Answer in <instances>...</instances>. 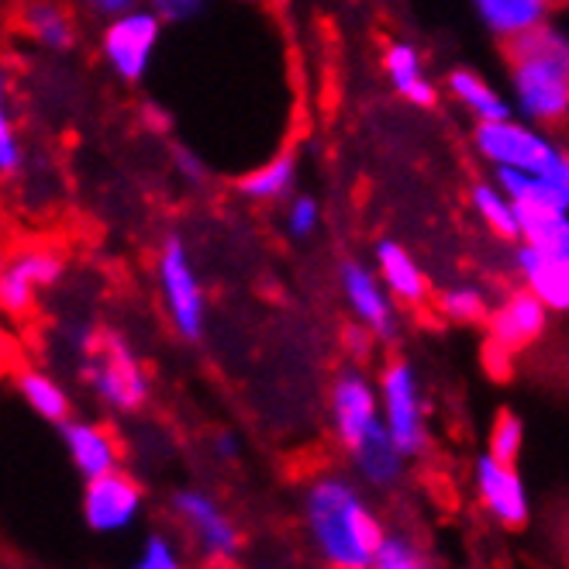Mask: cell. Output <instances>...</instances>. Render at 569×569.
I'll return each mask as SVG.
<instances>
[{
    "instance_id": "ac0fdd59",
    "label": "cell",
    "mask_w": 569,
    "mask_h": 569,
    "mask_svg": "<svg viewBox=\"0 0 569 569\" xmlns=\"http://www.w3.org/2000/svg\"><path fill=\"white\" fill-rule=\"evenodd\" d=\"M383 77H387L390 90L418 111H431L442 97L439 83H435V77L428 73L425 56L415 42L397 39L383 49Z\"/></svg>"
},
{
    "instance_id": "8fae6325",
    "label": "cell",
    "mask_w": 569,
    "mask_h": 569,
    "mask_svg": "<svg viewBox=\"0 0 569 569\" xmlns=\"http://www.w3.org/2000/svg\"><path fill=\"white\" fill-rule=\"evenodd\" d=\"M339 290L346 297V308H349L352 321L370 335L373 342L387 346L397 339L400 308L393 305V297L373 273V266H366L359 259H346L339 266Z\"/></svg>"
},
{
    "instance_id": "d6986e66",
    "label": "cell",
    "mask_w": 569,
    "mask_h": 569,
    "mask_svg": "<svg viewBox=\"0 0 569 569\" xmlns=\"http://www.w3.org/2000/svg\"><path fill=\"white\" fill-rule=\"evenodd\" d=\"M18 24L39 49L56 56L73 52L80 42V24L62 0H24L18 11Z\"/></svg>"
},
{
    "instance_id": "f546056e",
    "label": "cell",
    "mask_w": 569,
    "mask_h": 569,
    "mask_svg": "<svg viewBox=\"0 0 569 569\" xmlns=\"http://www.w3.org/2000/svg\"><path fill=\"white\" fill-rule=\"evenodd\" d=\"M128 569H190V566L166 535H152V539L146 542V549L136 556V562H131Z\"/></svg>"
},
{
    "instance_id": "836d02e7",
    "label": "cell",
    "mask_w": 569,
    "mask_h": 569,
    "mask_svg": "<svg viewBox=\"0 0 569 569\" xmlns=\"http://www.w3.org/2000/svg\"><path fill=\"white\" fill-rule=\"evenodd\" d=\"M214 452L224 456V459H236L239 456V442H236V435H218V442H214Z\"/></svg>"
},
{
    "instance_id": "e575fe53",
    "label": "cell",
    "mask_w": 569,
    "mask_h": 569,
    "mask_svg": "<svg viewBox=\"0 0 569 569\" xmlns=\"http://www.w3.org/2000/svg\"><path fill=\"white\" fill-rule=\"evenodd\" d=\"M8 93H11V77H8V66L0 62V108H8Z\"/></svg>"
},
{
    "instance_id": "83f0119b",
    "label": "cell",
    "mask_w": 569,
    "mask_h": 569,
    "mask_svg": "<svg viewBox=\"0 0 569 569\" xmlns=\"http://www.w3.org/2000/svg\"><path fill=\"white\" fill-rule=\"evenodd\" d=\"M370 569H435V566L408 539H400V535H387Z\"/></svg>"
},
{
    "instance_id": "9a60e30c",
    "label": "cell",
    "mask_w": 569,
    "mask_h": 569,
    "mask_svg": "<svg viewBox=\"0 0 569 569\" xmlns=\"http://www.w3.org/2000/svg\"><path fill=\"white\" fill-rule=\"evenodd\" d=\"M515 273L552 315L569 311V249L515 242Z\"/></svg>"
},
{
    "instance_id": "7402d4cb",
    "label": "cell",
    "mask_w": 569,
    "mask_h": 569,
    "mask_svg": "<svg viewBox=\"0 0 569 569\" xmlns=\"http://www.w3.org/2000/svg\"><path fill=\"white\" fill-rule=\"evenodd\" d=\"M300 166L290 152H280L273 159L259 162L256 170H249L239 180V193L252 204H283V200L297 190Z\"/></svg>"
},
{
    "instance_id": "277c9868",
    "label": "cell",
    "mask_w": 569,
    "mask_h": 569,
    "mask_svg": "<svg viewBox=\"0 0 569 569\" xmlns=\"http://www.w3.org/2000/svg\"><path fill=\"white\" fill-rule=\"evenodd\" d=\"M473 149L490 170L569 180V156L562 142L552 139V131L528 124L518 114L497 118V121H477Z\"/></svg>"
},
{
    "instance_id": "5bb4252c",
    "label": "cell",
    "mask_w": 569,
    "mask_h": 569,
    "mask_svg": "<svg viewBox=\"0 0 569 569\" xmlns=\"http://www.w3.org/2000/svg\"><path fill=\"white\" fill-rule=\"evenodd\" d=\"M473 487L483 511L505 528H525L531 518V500L521 473L515 470V462H500L490 456L477 459L473 470Z\"/></svg>"
},
{
    "instance_id": "2e32d148",
    "label": "cell",
    "mask_w": 569,
    "mask_h": 569,
    "mask_svg": "<svg viewBox=\"0 0 569 569\" xmlns=\"http://www.w3.org/2000/svg\"><path fill=\"white\" fill-rule=\"evenodd\" d=\"M373 273L387 287L397 308H425L431 300V283L421 259L397 239H380L373 249Z\"/></svg>"
},
{
    "instance_id": "7c38bea8",
    "label": "cell",
    "mask_w": 569,
    "mask_h": 569,
    "mask_svg": "<svg viewBox=\"0 0 569 569\" xmlns=\"http://www.w3.org/2000/svg\"><path fill=\"white\" fill-rule=\"evenodd\" d=\"M66 273V259L49 246H28L0 262V311L21 318L36 308V297L56 287Z\"/></svg>"
},
{
    "instance_id": "f1b7e54d",
    "label": "cell",
    "mask_w": 569,
    "mask_h": 569,
    "mask_svg": "<svg viewBox=\"0 0 569 569\" xmlns=\"http://www.w3.org/2000/svg\"><path fill=\"white\" fill-rule=\"evenodd\" d=\"M24 166V142L18 121L11 118L8 108H0V177H14Z\"/></svg>"
},
{
    "instance_id": "d4e9b609",
    "label": "cell",
    "mask_w": 569,
    "mask_h": 569,
    "mask_svg": "<svg viewBox=\"0 0 569 569\" xmlns=\"http://www.w3.org/2000/svg\"><path fill=\"white\" fill-rule=\"evenodd\" d=\"M470 208L493 239L508 242V246L518 242V211L511 204V197L493 180H483L470 190Z\"/></svg>"
},
{
    "instance_id": "5b68a950",
    "label": "cell",
    "mask_w": 569,
    "mask_h": 569,
    "mask_svg": "<svg viewBox=\"0 0 569 569\" xmlns=\"http://www.w3.org/2000/svg\"><path fill=\"white\" fill-rule=\"evenodd\" d=\"M83 380L100 405L111 408L114 415L142 411L152 393L146 362L118 331H100L87 342Z\"/></svg>"
},
{
    "instance_id": "9c48e42d",
    "label": "cell",
    "mask_w": 569,
    "mask_h": 569,
    "mask_svg": "<svg viewBox=\"0 0 569 569\" xmlns=\"http://www.w3.org/2000/svg\"><path fill=\"white\" fill-rule=\"evenodd\" d=\"M162 31H166V24L146 4L108 18L104 28H100V39H97V52L104 59L108 73L128 87H139L156 62V52L162 46Z\"/></svg>"
},
{
    "instance_id": "4dcf8cb0",
    "label": "cell",
    "mask_w": 569,
    "mask_h": 569,
    "mask_svg": "<svg viewBox=\"0 0 569 569\" xmlns=\"http://www.w3.org/2000/svg\"><path fill=\"white\" fill-rule=\"evenodd\" d=\"M208 0H146V8L162 21V24H190L193 18L204 14Z\"/></svg>"
},
{
    "instance_id": "3957f363",
    "label": "cell",
    "mask_w": 569,
    "mask_h": 569,
    "mask_svg": "<svg viewBox=\"0 0 569 569\" xmlns=\"http://www.w3.org/2000/svg\"><path fill=\"white\" fill-rule=\"evenodd\" d=\"M328 415L335 442L352 459L362 483L393 487L405 473L408 459L393 449L383 431L377 383L362 370H342L328 390Z\"/></svg>"
},
{
    "instance_id": "52a82bcc",
    "label": "cell",
    "mask_w": 569,
    "mask_h": 569,
    "mask_svg": "<svg viewBox=\"0 0 569 569\" xmlns=\"http://www.w3.org/2000/svg\"><path fill=\"white\" fill-rule=\"evenodd\" d=\"M380 421L387 439L405 459H418L428 449V400L418 370L408 359H390L377 377Z\"/></svg>"
},
{
    "instance_id": "44dd1931",
    "label": "cell",
    "mask_w": 569,
    "mask_h": 569,
    "mask_svg": "<svg viewBox=\"0 0 569 569\" xmlns=\"http://www.w3.org/2000/svg\"><path fill=\"white\" fill-rule=\"evenodd\" d=\"M442 90L449 93V100L456 108H462L473 118V124L515 114L508 93H500L480 70H470V66H456V70H449L442 80Z\"/></svg>"
},
{
    "instance_id": "d590c367",
    "label": "cell",
    "mask_w": 569,
    "mask_h": 569,
    "mask_svg": "<svg viewBox=\"0 0 569 569\" xmlns=\"http://www.w3.org/2000/svg\"><path fill=\"white\" fill-rule=\"evenodd\" d=\"M0 569H18V566H0Z\"/></svg>"
},
{
    "instance_id": "ffe728a7",
    "label": "cell",
    "mask_w": 569,
    "mask_h": 569,
    "mask_svg": "<svg viewBox=\"0 0 569 569\" xmlns=\"http://www.w3.org/2000/svg\"><path fill=\"white\" fill-rule=\"evenodd\" d=\"M473 11L493 39L511 42L525 31L549 24L556 14V0H473Z\"/></svg>"
},
{
    "instance_id": "cb8c5ba5",
    "label": "cell",
    "mask_w": 569,
    "mask_h": 569,
    "mask_svg": "<svg viewBox=\"0 0 569 569\" xmlns=\"http://www.w3.org/2000/svg\"><path fill=\"white\" fill-rule=\"evenodd\" d=\"M431 305H435V311H439V318H446L449 325L473 328V325H483L493 297L477 280H459V283H449V287H442L439 293H435Z\"/></svg>"
},
{
    "instance_id": "8d00e7d4",
    "label": "cell",
    "mask_w": 569,
    "mask_h": 569,
    "mask_svg": "<svg viewBox=\"0 0 569 569\" xmlns=\"http://www.w3.org/2000/svg\"><path fill=\"white\" fill-rule=\"evenodd\" d=\"M0 262H4V249H0Z\"/></svg>"
},
{
    "instance_id": "6da1fadb",
    "label": "cell",
    "mask_w": 569,
    "mask_h": 569,
    "mask_svg": "<svg viewBox=\"0 0 569 569\" xmlns=\"http://www.w3.org/2000/svg\"><path fill=\"white\" fill-rule=\"evenodd\" d=\"M305 528L325 569H370L387 539L373 505L342 473H318L308 480Z\"/></svg>"
},
{
    "instance_id": "8992f818",
    "label": "cell",
    "mask_w": 569,
    "mask_h": 569,
    "mask_svg": "<svg viewBox=\"0 0 569 569\" xmlns=\"http://www.w3.org/2000/svg\"><path fill=\"white\" fill-rule=\"evenodd\" d=\"M549 321L552 311L525 287H515L500 300H493L483 318V359L490 373L505 377L521 352L546 339Z\"/></svg>"
},
{
    "instance_id": "4fadbf2b",
    "label": "cell",
    "mask_w": 569,
    "mask_h": 569,
    "mask_svg": "<svg viewBox=\"0 0 569 569\" xmlns=\"http://www.w3.org/2000/svg\"><path fill=\"white\" fill-rule=\"evenodd\" d=\"M142 500H146L142 483L118 466V470L87 477L80 508H83V521L93 531L111 535V531H124L128 525H136V518L142 515Z\"/></svg>"
},
{
    "instance_id": "4316f807",
    "label": "cell",
    "mask_w": 569,
    "mask_h": 569,
    "mask_svg": "<svg viewBox=\"0 0 569 569\" xmlns=\"http://www.w3.org/2000/svg\"><path fill=\"white\" fill-rule=\"evenodd\" d=\"M525 449V421L515 411H497L487 431V456L500 462H518Z\"/></svg>"
},
{
    "instance_id": "1f68e13d",
    "label": "cell",
    "mask_w": 569,
    "mask_h": 569,
    "mask_svg": "<svg viewBox=\"0 0 569 569\" xmlns=\"http://www.w3.org/2000/svg\"><path fill=\"white\" fill-rule=\"evenodd\" d=\"M173 162H177V173L187 183H204L208 180V166L200 156H193L190 149H173Z\"/></svg>"
},
{
    "instance_id": "30bf717a",
    "label": "cell",
    "mask_w": 569,
    "mask_h": 569,
    "mask_svg": "<svg viewBox=\"0 0 569 569\" xmlns=\"http://www.w3.org/2000/svg\"><path fill=\"white\" fill-rule=\"evenodd\" d=\"M173 518L187 531L190 546L208 566H231L242 556V531L228 511L204 490H180L173 497Z\"/></svg>"
},
{
    "instance_id": "603a6c76",
    "label": "cell",
    "mask_w": 569,
    "mask_h": 569,
    "mask_svg": "<svg viewBox=\"0 0 569 569\" xmlns=\"http://www.w3.org/2000/svg\"><path fill=\"white\" fill-rule=\"evenodd\" d=\"M14 390L28 405V411L49 425H62L73 411V400L66 393V387L46 370H36V366H24V370L14 373Z\"/></svg>"
},
{
    "instance_id": "ba28073f",
    "label": "cell",
    "mask_w": 569,
    "mask_h": 569,
    "mask_svg": "<svg viewBox=\"0 0 569 569\" xmlns=\"http://www.w3.org/2000/svg\"><path fill=\"white\" fill-rule=\"evenodd\" d=\"M156 287L162 311L183 342H200L208 331V293L200 283L190 249L183 239L170 236L156 256Z\"/></svg>"
},
{
    "instance_id": "7a4b0ae2",
    "label": "cell",
    "mask_w": 569,
    "mask_h": 569,
    "mask_svg": "<svg viewBox=\"0 0 569 569\" xmlns=\"http://www.w3.org/2000/svg\"><path fill=\"white\" fill-rule=\"evenodd\" d=\"M508 46V80L511 111L546 131L559 128L569 114V39L559 24H542L535 31L505 42Z\"/></svg>"
},
{
    "instance_id": "484cf974",
    "label": "cell",
    "mask_w": 569,
    "mask_h": 569,
    "mask_svg": "<svg viewBox=\"0 0 569 569\" xmlns=\"http://www.w3.org/2000/svg\"><path fill=\"white\" fill-rule=\"evenodd\" d=\"M321 221H325V208L315 193H305V190H293L287 200H283V236L293 239V242H311L318 231H321Z\"/></svg>"
},
{
    "instance_id": "d6a6232c",
    "label": "cell",
    "mask_w": 569,
    "mask_h": 569,
    "mask_svg": "<svg viewBox=\"0 0 569 569\" xmlns=\"http://www.w3.org/2000/svg\"><path fill=\"white\" fill-rule=\"evenodd\" d=\"M80 4L90 11V14H97V18H114V14H121V11H131V8H139L142 0H80Z\"/></svg>"
},
{
    "instance_id": "e0dca14e",
    "label": "cell",
    "mask_w": 569,
    "mask_h": 569,
    "mask_svg": "<svg viewBox=\"0 0 569 569\" xmlns=\"http://www.w3.org/2000/svg\"><path fill=\"white\" fill-rule=\"evenodd\" d=\"M62 446L66 456L77 466L80 477H97L121 466V442L111 425H100L90 418H66L62 425Z\"/></svg>"
}]
</instances>
